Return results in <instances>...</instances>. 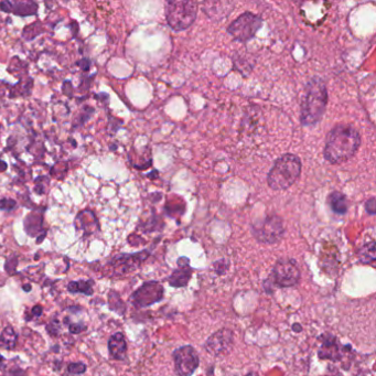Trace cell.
<instances>
[{
    "label": "cell",
    "mask_w": 376,
    "mask_h": 376,
    "mask_svg": "<svg viewBox=\"0 0 376 376\" xmlns=\"http://www.w3.org/2000/svg\"><path fill=\"white\" fill-rule=\"evenodd\" d=\"M361 146L360 132L351 124L334 126L325 139L323 155L331 165H340L358 153Z\"/></svg>",
    "instance_id": "obj_1"
},
{
    "label": "cell",
    "mask_w": 376,
    "mask_h": 376,
    "mask_svg": "<svg viewBox=\"0 0 376 376\" xmlns=\"http://www.w3.org/2000/svg\"><path fill=\"white\" fill-rule=\"evenodd\" d=\"M328 104V91L323 80L312 78L306 85L300 121L306 127L316 126L322 119Z\"/></svg>",
    "instance_id": "obj_2"
},
{
    "label": "cell",
    "mask_w": 376,
    "mask_h": 376,
    "mask_svg": "<svg viewBox=\"0 0 376 376\" xmlns=\"http://www.w3.org/2000/svg\"><path fill=\"white\" fill-rule=\"evenodd\" d=\"M302 160L293 154L280 156L273 163L267 176V183L270 189L283 191L290 188L302 174Z\"/></svg>",
    "instance_id": "obj_3"
},
{
    "label": "cell",
    "mask_w": 376,
    "mask_h": 376,
    "mask_svg": "<svg viewBox=\"0 0 376 376\" xmlns=\"http://www.w3.org/2000/svg\"><path fill=\"white\" fill-rule=\"evenodd\" d=\"M199 7L194 2H168L166 18L170 28L174 31L189 29L195 21Z\"/></svg>",
    "instance_id": "obj_4"
},
{
    "label": "cell",
    "mask_w": 376,
    "mask_h": 376,
    "mask_svg": "<svg viewBox=\"0 0 376 376\" xmlns=\"http://www.w3.org/2000/svg\"><path fill=\"white\" fill-rule=\"evenodd\" d=\"M252 233L259 243H278L285 234L284 222L282 217L276 214L267 215L252 225Z\"/></svg>",
    "instance_id": "obj_5"
},
{
    "label": "cell",
    "mask_w": 376,
    "mask_h": 376,
    "mask_svg": "<svg viewBox=\"0 0 376 376\" xmlns=\"http://www.w3.org/2000/svg\"><path fill=\"white\" fill-rule=\"evenodd\" d=\"M262 24L263 19L261 16L246 11L228 27V32L235 41L245 43L255 37Z\"/></svg>",
    "instance_id": "obj_6"
},
{
    "label": "cell",
    "mask_w": 376,
    "mask_h": 376,
    "mask_svg": "<svg viewBox=\"0 0 376 376\" xmlns=\"http://www.w3.org/2000/svg\"><path fill=\"white\" fill-rule=\"evenodd\" d=\"M300 276L302 272L295 259L280 258L273 266L268 282H270L271 286L276 285L279 288H288L299 283Z\"/></svg>",
    "instance_id": "obj_7"
},
{
    "label": "cell",
    "mask_w": 376,
    "mask_h": 376,
    "mask_svg": "<svg viewBox=\"0 0 376 376\" xmlns=\"http://www.w3.org/2000/svg\"><path fill=\"white\" fill-rule=\"evenodd\" d=\"M174 372L178 376H192L200 364V359L195 348L191 345L178 347L172 353Z\"/></svg>",
    "instance_id": "obj_8"
},
{
    "label": "cell",
    "mask_w": 376,
    "mask_h": 376,
    "mask_svg": "<svg viewBox=\"0 0 376 376\" xmlns=\"http://www.w3.org/2000/svg\"><path fill=\"white\" fill-rule=\"evenodd\" d=\"M165 296V289L156 280L143 283L131 297V302L136 308H146L160 303Z\"/></svg>",
    "instance_id": "obj_9"
},
{
    "label": "cell",
    "mask_w": 376,
    "mask_h": 376,
    "mask_svg": "<svg viewBox=\"0 0 376 376\" xmlns=\"http://www.w3.org/2000/svg\"><path fill=\"white\" fill-rule=\"evenodd\" d=\"M149 256L148 250H142L136 254H121L114 257L109 266H111L114 275L116 276H124L127 273L136 270L139 266L146 261Z\"/></svg>",
    "instance_id": "obj_10"
},
{
    "label": "cell",
    "mask_w": 376,
    "mask_h": 376,
    "mask_svg": "<svg viewBox=\"0 0 376 376\" xmlns=\"http://www.w3.org/2000/svg\"><path fill=\"white\" fill-rule=\"evenodd\" d=\"M234 342V333L230 329H221L207 340L204 343L205 351L210 353L213 357H218L227 351L233 345Z\"/></svg>",
    "instance_id": "obj_11"
},
{
    "label": "cell",
    "mask_w": 376,
    "mask_h": 376,
    "mask_svg": "<svg viewBox=\"0 0 376 376\" xmlns=\"http://www.w3.org/2000/svg\"><path fill=\"white\" fill-rule=\"evenodd\" d=\"M0 9L19 17H28L38 12V5L34 2H3L0 3Z\"/></svg>",
    "instance_id": "obj_12"
},
{
    "label": "cell",
    "mask_w": 376,
    "mask_h": 376,
    "mask_svg": "<svg viewBox=\"0 0 376 376\" xmlns=\"http://www.w3.org/2000/svg\"><path fill=\"white\" fill-rule=\"evenodd\" d=\"M179 268L172 271V273L169 276V285L174 288H181V287H186L189 283V280L192 276V268L189 266L188 258H186V262L183 264L179 261L178 262Z\"/></svg>",
    "instance_id": "obj_13"
},
{
    "label": "cell",
    "mask_w": 376,
    "mask_h": 376,
    "mask_svg": "<svg viewBox=\"0 0 376 376\" xmlns=\"http://www.w3.org/2000/svg\"><path fill=\"white\" fill-rule=\"evenodd\" d=\"M319 357L323 360H331L338 362L341 360V346L339 345L337 339L332 336H324L322 345L319 350Z\"/></svg>",
    "instance_id": "obj_14"
},
{
    "label": "cell",
    "mask_w": 376,
    "mask_h": 376,
    "mask_svg": "<svg viewBox=\"0 0 376 376\" xmlns=\"http://www.w3.org/2000/svg\"><path fill=\"white\" fill-rule=\"evenodd\" d=\"M234 4L233 3H225V2H218V3H204L202 10L203 12L210 17L211 19L214 20H222L224 17L229 16L231 11L233 10Z\"/></svg>",
    "instance_id": "obj_15"
},
{
    "label": "cell",
    "mask_w": 376,
    "mask_h": 376,
    "mask_svg": "<svg viewBox=\"0 0 376 376\" xmlns=\"http://www.w3.org/2000/svg\"><path fill=\"white\" fill-rule=\"evenodd\" d=\"M108 351L113 359L118 361L125 360L127 352V343L124 334L121 332H117L109 338Z\"/></svg>",
    "instance_id": "obj_16"
},
{
    "label": "cell",
    "mask_w": 376,
    "mask_h": 376,
    "mask_svg": "<svg viewBox=\"0 0 376 376\" xmlns=\"http://www.w3.org/2000/svg\"><path fill=\"white\" fill-rule=\"evenodd\" d=\"M24 230L27 234L34 237L38 236L40 233H44L43 230V214L38 213V212H31L24 218Z\"/></svg>",
    "instance_id": "obj_17"
},
{
    "label": "cell",
    "mask_w": 376,
    "mask_h": 376,
    "mask_svg": "<svg viewBox=\"0 0 376 376\" xmlns=\"http://www.w3.org/2000/svg\"><path fill=\"white\" fill-rule=\"evenodd\" d=\"M328 203H329V207L334 213L339 215L345 214L348 210L347 197L345 196V194L339 192V191H334V192L329 195Z\"/></svg>",
    "instance_id": "obj_18"
},
{
    "label": "cell",
    "mask_w": 376,
    "mask_h": 376,
    "mask_svg": "<svg viewBox=\"0 0 376 376\" xmlns=\"http://www.w3.org/2000/svg\"><path fill=\"white\" fill-rule=\"evenodd\" d=\"M18 336L12 327H6L0 334V348L4 350H13L17 345Z\"/></svg>",
    "instance_id": "obj_19"
},
{
    "label": "cell",
    "mask_w": 376,
    "mask_h": 376,
    "mask_svg": "<svg viewBox=\"0 0 376 376\" xmlns=\"http://www.w3.org/2000/svg\"><path fill=\"white\" fill-rule=\"evenodd\" d=\"M67 290L71 293H84L86 296L93 295V282L92 280H79L71 282L67 285Z\"/></svg>",
    "instance_id": "obj_20"
},
{
    "label": "cell",
    "mask_w": 376,
    "mask_h": 376,
    "mask_svg": "<svg viewBox=\"0 0 376 376\" xmlns=\"http://www.w3.org/2000/svg\"><path fill=\"white\" fill-rule=\"evenodd\" d=\"M358 257L361 263L372 264L375 261V242L364 244L358 252Z\"/></svg>",
    "instance_id": "obj_21"
},
{
    "label": "cell",
    "mask_w": 376,
    "mask_h": 376,
    "mask_svg": "<svg viewBox=\"0 0 376 376\" xmlns=\"http://www.w3.org/2000/svg\"><path fill=\"white\" fill-rule=\"evenodd\" d=\"M0 376H28L23 368L18 365H6L5 359L0 355Z\"/></svg>",
    "instance_id": "obj_22"
},
{
    "label": "cell",
    "mask_w": 376,
    "mask_h": 376,
    "mask_svg": "<svg viewBox=\"0 0 376 376\" xmlns=\"http://www.w3.org/2000/svg\"><path fill=\"white\" fill-rule=\"evenodd\" d=\"M108 304H109V308H111L113 311L118 312L119 314H124V312L126 311V307L124 303L121 302V299L117 292H115V291L109 292Z\"/></svg>",
    "instance_id": "obj_23"
},
{
    "label": "cell",
    "mask_w": 376,
    "mask_h": 376,
    "mask_svg": "<svg viewBox=\"0 0 376 376\" xmlns=\"http://www.w3.org/2000/svg\"><path fill=\"white\" fill-rule=\"evenodd\" d=\"M42 32V28H41V24L39 22H34L32 24H30L29 27L23 29L22 36L26 40H32L36 38L38 34H40Z\"/></svg>",
    "instance_id": "obj_24"
},
{
    "label": "cell",
    "mask_w": 376,
    "mask_h": 376,
    "mask_svg": "<svg viewBox=\"0 0 376 376\" xmlns=\"http://www.w3.org/2000/svg\"><path fill=\"white\" fill-rule=\"evenodd\" d=\"M86 372V365L81 362H77V363H71L67 366V373L73 376L82 375Z\"/></svg>",
    "instance_id": "obj_25"
},
{
    "label": "cell",
    "mask_w": 376,
    "mask_h": 376,
    "mask_svg": "<svg viewBox=\"0 0 376 376\" xmlns=\"http://www.w3.org/2000/svg\"><path fill=\"white\" fill-rule=\"evenodd\" d=\"M17 208V202L12 199H9V197H4V199L0 200V210L3 211H12Z\"/></svg>",
    "instance_id": "obj_26"
},
{
    "label": "cell",
    "mask_w": 376,
    "mask_h": 376,
    "mask_svg": "<svg viewBox=\"0 0 376 376\" xmlns=\"http://www.w3.org/2000/svg\"><path fill=\"white\" fill-rule=\"evenodd\" d=\"M87 329V325L82 323V322H79V323H72L68 325V330H70L71 333L73 334H79L81 332H83Z\"/></svg>",
    "instance_id": "obj_27"
},
{
    "label": "cell",
    "mask_w": 376,
    "mask_h": 376,
    "mask_svg": "<svg viewBox=\"0 0 376 376\" xmlns=\"http://www.w3.org/2000/svg\"><path fill=\"white\" fill-rule=\"evenodd\" d=\"M42 312H43V308H42V306H40V305H37V306H34L33 308H32V309H31V312H30V316H27L26 317V320L27 321H30V320H32L33 318H39L40 316H41V314H42Z\"/></svg>",
    "instance_id": "obj_28"
},
{
    "label": "cell",
    "mask_w": 376,
    "mask_h": 376,
    "mask_svg": "<svg viewBox=\"0 0 376 376\" xmlns=\"http://www.w3.org/2000/svg\"><path fill=\"white\" fill-rule=\"evenodd\" d=\"M365 210L370 215H374L376 212V203H375V197L372 196L371 199H368L365 202Z\"/></svg>",
    "instance_id": "obj_29"
},
{
    "label": "cell",
    "mask_w": 376,
    "mask_h": 376,
    "mask_svg": "<svg viewBox=\"0 0 376 376\" xmlns=\"http://www.w3.org/2000/svg\"><path fill=\"white\" fill-rule=\"evenodd\" d=\"M59 329H60V324H59L58 320L52 321L50 324L46 325V330H47V332L51 334V336H58Z\"/></svg>",
    "instance_id": "obj_30"
},
{
    "label": "cell",
    "mask_w": 376,
    "mask_h": 376,
    "mask_svg": "<svg viewBox=\"0 0 376 376\" xmlns=\"http://www.w3.org/2000/svg\"><path fill=\"white\" fill-rule=\"evenodd\" d=\"M6 264H8V265L10 264V267H8V268H6V270H7V271H8L9 273H13V271H15V270H16L17 264H18L17 257H15V256H13V257L9 258V259H8V261H7V262H6Z\"/></svg>",
    "instance_id": "obj_31"
},
{
    "label": "cell",
    "mask_w": 376,
    "mask_h": 376,
    "mask_svg": "<svg viewBox=\"0 0 376 376\" xmlns=\"http://www.w3.org/2000/svg\"><path fill=\"white\" fill-rule=\"evenodd\" d=\"M79 65L81 66V68H82V70H83L84 72H87L88 70H90V67H91V61H90V60H87V59H83V60H81V61H80Z\"/></svg>",
    "instance_id": "obj_32"
},
{
    "label": "cell",
    "mask_w": 376,
    "mask_h": 376,
    "mask_svg": "<svg viewBox=\"0 0 376 376\" xmlns=\"http://www.w3.org/2000/svg\"><path fill=\"white\" fill-rule=\"evenodd\" d=\"M67 86L68 87H66L65 86V84L63 83V88H62V91H63V93L65 94V95H67V96H72V93H73V91H72V88H73V86H72V84H71V82H68L67 81Z\"/></svg>",
    "instance_id": "obj_33"
},
{
    "label": "cell",
    "mask_w": 376,
    "mask_h": 376,
    "mask_svg": "<svg viewBox=\"0 0 376 376\" xmlns=\"http://www.w3.org/2000/svg\"><path fill=\"white\" fill-rule=\"evenodd\" d=\"M292 330L295 332H302L303 331V327L300 325L299 323H295L292 325Z\"/></svg>",
    "instance_id": "obj_34"
},
{
    "label": "cell",
    "mask_w": 376,
    "mask_h": 376,
    "mask_svg": "<svg viewBox=\"0 0 376 376\" xmlns=\"http://www.w3.org/2000/svg\"><path fill=\"white\" fill-rule=\"evenodd\" d=\"M7 169V163L0 160V171H5Z\"/></svg>",
    "instance_id": "obj_35"
},
{
    "label": "cell",
    "mask_w": 376,
    "mask_h": 376,
    "mask_svg": "<svg viewBox=\"0 0 376 376\" xmlns=\"http://www.w3.org/2000/svg\"><path fill=\"white\" fill-rule=\"evenodd\" d=\"M23 290L24 291H30L31 290V286L30 285H24L23 286Z\"/></svg>",
    "instance_id": "obj_36"
}]
</instances>
